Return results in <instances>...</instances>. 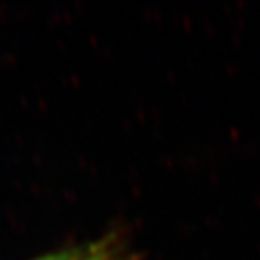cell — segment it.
I'll list each match as a JSON object with an SVG mask.
<instances>
[{"label": "cell", "instance_id": "cell-1", "mask_svg": "<svg viewBox=\"0 0 260 260\" xmlns=\"http://www.w3.org/2000/svg\"><path fill=\"white\" fill-rule=\"evenodd\" d=\"M121 251H124L115 235L92 241L82 246L66 248L57 252L36 257L33 260H113Z\"/></svg>", "mask_w": 260, "mask_h": 260}, {"label": "cell", "instance_id": "cell-2", "mask_svg": "<svg viewBox=\"0 0 260 260\" xmlns=\"http://www.w3.org/2000/svg\"><path fill=\"white\" fill-rule=\"evenodd\" d=\"M113 260H135V258H134V257H130L125 251H121V252H119Z\"/></svg>", "mask_w": 260, "mask_h": 260}]
</instances>
